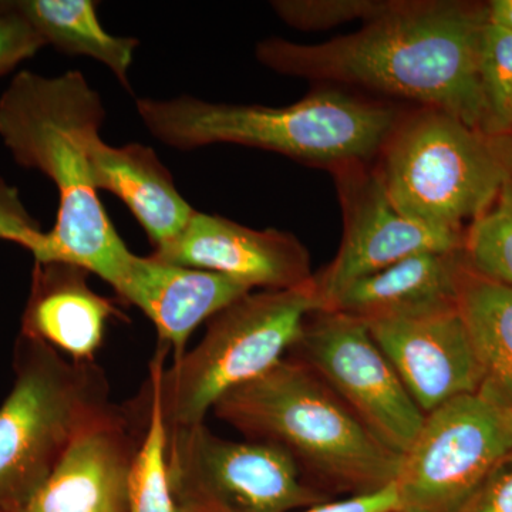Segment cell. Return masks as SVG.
Instances as JSON below:
<instances>
[{"label": "cell", "mask_w": 512, "mask_h": 512, "mask_svg": "<svg viewBox=\"0 0 512 512\" xmlns=\"http://www.w3.org/2000/svg\"><path fill=\"white\" fill-rule=\"evenodd\" d=\"M488 19V5L396 0L355 33L319 45L274 37L256 46V57L285 76L355 84L501 134L478 72Z\"/></svg>", "instance_id": "cell-1"}, {"label": "cell", "mask_w": 512, "mask_h": 512, "mask_svg": "<svg viewBox=\"0 0 512 512\" xmlns=\"http://www.w3.org/2000/svg\"><path fill=\"white\" fill-rule=\"evenodd\" d=\"M106 119L103 100L83 73L56 77L23 70L0 97V138L20 167L49 177L59 212L35 262H64L100 276L117 291L133 252L100 201L92 150Z\"/></svg>", "instance_id": "cell-2"}, {"label": "cell", "mask_w": 512, "mask_h": 512, "mask_svg": "<svg viewBox=\"0 0 512 512\" xmlns=\"http://www.w3.org/2000/svg\"><path fill=\"white\" fill-rule=\"evenodd\" d=\"M247 440L282 448L328 495H362L396 481L402 457L377 439L311 369L284 357L212 409Z\"/></svg>", "instance_id": "cell-3"}, {"label": "cell", "mask_w": 512, "mask_h": 512, "mask_svg": "<svg viewBox=\"0 0 512 512\" xmlns=\"http://www.w3.org/2000/svg\"><path fill=\"white\" fill-rule=\"evenodd\" d=\"M136 106L148 131L170 147L238 144L339 170L380 153L397 126L389 107L339 90L312 93L284 107L210 103L190 96L137 99Z\"/></svg>", "instance_id": "cell-4"}, {"label": "cell", "mask_w": 512, "mask_h": 512, "mask_svg": "<svg viewBox=\"0 0 512 512\" xmlns=\"http://www.w3.org/2000/svg\"><path fill=\"white\" fill-rule=\"evenodd\" d=\"M376 171L406 217L464 234L512 180V134L467 126L426 109L397 124Z\"/></svg>", "instance_id": "cell-5"}, {"label": "cell", "mask_w": 512, "mask_h": 512, "mask_svg": "<svg viewBox=\"0 0 512 512\" xmlns=\"http://www.w3.org/2000/svg\"><path fill=\"white\" fill-rule=\"evenodd\" d=\"M13 369L0 406V512H26L73 441L113 404L100 366L22 333Z\"/></svg>", "instance_id": "cell-6"}, {"label": "cell", "mask_w": 512, "mask_h": 512, "mask_svg": "<svg viewBox=\"0 0 512 512\" xmlns=\"http://www.w3.org/2000/svg\"><path fill=\"white\" fill-rule=\"evenodd\" d=\"M325 309L315 275L281 291L249 292L208 320L190 352L164 369L158 348L150 373L156 380L168 429L204 423L222 397L274 369L301 335L309 313Z\"/></svg>", "instance_id": "cell-7"}, {"label": "cell", "mask_w": 512, "mask_h": 512, "mask_svg": "<svg viewBox=\"0 0 512 512\" xmlns=\"http://www.w3.org/2000/svg\"><path fill=\"white\" fill-rule=\"evenodd\" d=\"M167 463L181 512H289L330 501L282 448L224 439L205 423L168 429Z\"/></svg>", "instance_id": "cell-8"}, {"label": "cell", "mask_w": 512, "mask_h": 512, "mask_svg": "<svg viewBox=\"0 0 512 512\" xmlns=\"http://www.w3.org/2000/svg\"><path fill=\"white\" fill-rule=\"evenodd\" d=\"M512 450V410L467 394L426 414L394 487L402 512H458Z\"/></svg>", "instance_id": "cell-9"}, {"label": "cell", "mask_w": 512, "mask_h": 512, "mask_svg": "<svg viewBox=\"0 0 512 512\" xmlns=\"http://www.w3.org/2000/svg\"><path fill=\"white\" fill-rule=\"evenodd\" d=\"M286 357L311 369L394 453L412 446L426 414L362 319L330 309L309 313Z\"/></svg>", "instance_id": "cell-10"}, {"label": "cell", "mask_w": 512, "mask_h": 512, "mask_svg": "<svg viewBox=\"0 0 512 512\" xmlns=\"http://www.w3.org/2000/svg\"><path fill=\"white\" fill-rule=\"evenodd\" d=\"M352 168V167H350ZM343 185L345 231L335 259L315 275L325 309L357 279L403 259L429 252H457L464 234L429 227L406 217L390 202L377 173Z\"/></svg>", "instance_id": "cell-11"}, {"label": "cell", "mask_w": 512, "mask_h": 512, "mask_svg": "<svg viewBox=\"0 0 512 512\" xmlns=\"http://www.w3.org/2000/svg\"><path fill=\"white\" fill-rule=\"evenodd\" d=\"M147 400L111 404L73 441L26 512H128V481L144 431Z\"/></svg>", "instance_id": "cell-12"}, {"label": "cell", "mask_w": 512, "mask_h": 512, "mask_svg": "<svg viewBox=\"0 0 512 512\" xmlns=\"http://www.w3.org/2000/svg\"><path fill=\"white\" fill-rule=\"evenodd\" d=\"M367 326L424 414L478 393L480 369L457 305Z\"/></svg>", "instance_id": "cell-13"}, {"label": "cell", "mask_w": 512, "mask_h": 512, "mask_svg": "<svg viewBox=\"0 0 512 512\" xmlns=\"http://www.w3.org/2000/svg\"><path fill=\"white\" fill-rule=\"evenodd\" d=\"M151 255L264 291L296 288L313 278L311 256L295 235L259 231L200 211L171 244Z\"/></svg>", "instance_id": "cell-14"}, {"label": "cell", "mask_w": 512, "mask_h": 512, "mask_svg": "<svg viewBox=\"0 0 512 512\" xmlns=\"http://www.w3.org/2000/svg\"><path fill=\"white\" fill-rule=\"evenodd\" d=\"M249 292L227 276L168 264L153 255H134L116 291L154 323L160 348L171 350L174 360L184 355L198 326Z\"/></svg>", "instance_id": "cell-15"}, {"label": "cell", "mask_w": 512, "mask_h": 512, "mask_svg": "<svg viewBox=\"0 0 512 512\" xmlns=\"http://www.w3.org/2000/svg\"><path fill=\"white\" fill-rule=\"evenodd\" d=\"M90 272L64 262H35L20 333L73 362H94L107 323L123 319L116 303L90 288Z\"/></svg>", "instance_id": "cell-16"}, {"label": "cell", "mask_w": 512, "mask_h": 512, "mask_svg": "<svg viewBox=\"0 0 512 512\" xmlns=\"http://www.w3.org/2000/svg\"><path fill=\"white\" fill-rule=\"evenodd\" d=\"M463 266L461 251L410 256L357 279L328 309L367 323L453 308Z\"/></svg>", "instance_id": "cell-17"}, {"label": "cell", "mask_w": 512, "mask_h": 512, "mask_svg": "<svg viewBox=\"0 0 512 512\" xmlns=\"http://www.w3.org/2000/svg\"><path fill=\"white\" fill-rule=\"evenodd\" d=\"M92 165L97 191H109L127 205L154 251L171 244L194 215L153 148L137 143L111 147L100 138Z\"/></svg>", "instance_id": "cell-18"}, {"label": "cell", "mask_w": 512, "mask_h": 512, "mask_svg": "<svg viewBox=\"0 0 512 512\" xmlns=\"http://www.w3.org/2000/svg\"><path fill=\"white\" fill-rule=\"evenodd\" d=\"M457 308L480 369L477 394L512 410V288L474 274L464 264Z\"/></svg>", "instance_id": "cell-19"}, {"label": "cell", "mask_w": 512, "mask_h": 512, "mask_svg": "<svg viewBox=\"0 0 512 512\" xmlns=\"http://www.w3.org/2000/svg\"><path fill=\"white\" fill-rule=\"evenodd\" d=\"M46 45L70 56H86L109 67L130 90L128 70L138 40L111 35L101 26L93 0H18Z\"/></svg>", "instance_id": "cell-20"}, {"label": "cell", "mask_w": 512, "mask_h": 512, "mask_svg": "<svg viewBox=\"0 0 512 512\" xmlns=\"http://www.w3.org/2000/svg\"><path fill=\"white\" fill-rule=\"evenodd\" d=\"M146 431L128 481V512H181L171 490L167 463L168 429L156 380L148 376Z\"/></svg>", "instance_id": "cell-21"}, {"label": "cell", "mask_w": 512, "mask_h": 512, "mask_svg": "<svg viewBox=\"0 0 512 512\" xmlns=\"http://www.w3.org/2000/svg\"><path fill=\"white\" fill-rule=\"evenodd\" d=\"M461 255L474 274L512 288V180L490 208L468 225Z\"/></svg>", "instance_id": "cell-22"}, {"label": "cell", "mask_w": 512, "mask_h": 512, "mask_svg": "<svg viewBox=\"0 0 512 512\" xmlns=\"http://www.w3.org/2000/svg\"><path fill=\"white\" fill-rule=\"evenodd\" d=\"M478 72L495 130L512 134V30L490 19L481 37Z\"/></svg>", "instance_id": "cell-23"}, {"label": "cell", "mask_w": 512, "mask_h": 512, "mask_svg": "<svg viewBox=\"0 0 512 512\" xmlns=\"http://www.w3.org/2000/svg\"><path fill=\"white\" fill-rule=\"evenodd\" d=\"M396 0H278L279 18L302 30L329 29L353 20L370 22L393 8Z\"/></svg>", "instance_id": "cell-24"}, {"label": "cell", "mask_w": 512, "mask_h": 512, "mask_svg": "<svg viewBox=\"0 0 512 512\" xmlns=\"http://www.w3.org/2000/svg\"><path fill=\"white\" fill-rule=\"evenodd\" d=\"M45 40L26 18L18 2L0 0V76L35 56Z\"/></svg>", "instance_id": "cell-25"}, {"label": "cell", "mask_w": 512, "mask_h": 512, "mask_svg": "<svg viewBox=\"0 0 512 512\" xmlns=\"http://www.w3.org/2000/svg\"><path fill=\"white\" fill-rule=\"evenodd\" d=\"M0 239L28 249L32 255H36L46 241V232L26 210L18 188L3 178H0Z\"/></svg>", "instance_id": "cell-26"}, {"label": "cell", "mask_w": 512, "mask_h": 512, "mask_svg": "<svg viewBox=\"0 0 512 512\" xmlns=\"http://www.w3.org/2000/svg\"><path fill=\"white\" fill-rule=\"evenodd\" d=\"M458 512H512V450Z\"/></svg>", "instance_id": "cell-27"}, {"label": "cell", "mask_w": 512, "mask_h": 512, "mask_svg": "<svg viewBox=\"0 0 512 512\" xmlns=\"http://www.w3.org/2000/svg\"><path fill=\"white\" fill-rule=\"evenodd\" d=\"M399 511V498H397L394 484L375 493L352 495L346 500L326 501V503L313 505L303 512H394Z\"/></svg>", "instance_id": "cell-28"}, {"label": "cell", "mask_w": 512, "mask_h": 512, "mask_svg": "<svg viewBox=\"0 0 512 512\" xmlns=\"http://www.w3.org/2000/svg\"><path fill=\"white\" fill-rule=\"evenodd\" d=\"M488 18L491 22L512 30V0H494L488 3Z\"/></svg>", "instance_id": "cell-29"}, {"label": "cell", "mask_w": 512, "mask_h": 512, "mask_svg": "<svg viewBox=\"0 0 512 512\" xmlns=\"http://www.w3.org/2000/svg\"><path fill=\"white\" fill-rule=\"evenodd\" d=\"M394 512H402V511H394Z\"/></svg>", "instance_id": "cell-30"}]
</instances>
